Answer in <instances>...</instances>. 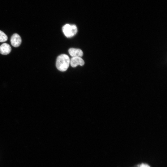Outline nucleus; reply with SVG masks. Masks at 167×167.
Segmentation results:
<instances>
[{
	"instance_id": "obj_1",
	"label": "nucleus",
	"mask_w": 167,
	"mask_h": 167,
	"mask_svg": "<svg viewBox=\"0 0 167 167\" xmlns=\"http://www.w3.org/2000/svg\"><path fill=\"white\" fill-rule=\"evenodd\" d=\"M70 63L69 56L64 54L58 56L56 60V66L59 71H64L68 69Z\"/></svg>"
},
{
	"instance_id": "obj_2",
	"label": "nucleus",
	"mask_w": 167,
	"mask_h": 167,
	"mask_svg": "<svg viewBox=\"0 0 167 167\" xmlns=\"http://www.w3.org/2000/svg\"><path fill=\"white\" fill-rule=\"evenodd\" d=\"M62 31L65 35L67 38H70L75 36L77 33L78 30L75 25L66 24L62 28Z\"/></svg>"
},
{
	"instance_id": "obj_3",
	"label": "nucleus",
	"mask_w": 167,
	"mask_h": 167,
	"mask_svg": "<svg viewBox=\"0 0 167 167\" xmlns=\"http://www.w3.org/2000/svg\"><path fill=\"white\" fill-rule=\"evenodd\" d=\"M10 41L12 46L15 47H19L22 42L20 36L17 33H14L11 36Z\"/></svg>"
},
{
	"instance_id": "obj_4",
	"label": "nucleus",
	"mask_w": 167,
	"mask_h": 167,
	"mask_svg": "<svg viewBox=\"0 0 167 167\" xmlns=\"http://www.w3.org/2000/svg\"><path fill=\"white\" fill-rule=\"evenodd\" d=\"M70 63L72 67H75L78 65L83 66L84 62L80 57H73L70 59Z\"/></svg>"
},
{
	"instance_id": "obj_5",
	"label": "nucleus",
	"mask_w": 167,
	"mask_h": 167,
	"mask_svg": "<svg viewBox=\"0 0 167 167\" xmlns=\"http://www.w3.org/2000/svg\"><path fill=\"white\" fill-rule=\"evenodd\" d=\"M11 49L9 45L4 43L0 46V53L2 55H7L11 52Z\"/></svg>"
},
{
	"instance_id": "obj_6",
	"label": "nucleus",
	"mask_w": 167,
	"mask_h": 167,
	"mask_svg": "<svg viewBox=\"0 0 167 167\" xmlns=\"http://www.w3.org/2000/svg\"><path fill=\"white\" fill-rule=\"evenodd\" d=\"M68 52L70 55L72 57H81L82 56L83 54L82 50L79 49L71 48L69 49Z\"/></svg>"
},
{
	"instance_id": "obj_7",
	"label": "nucleus",
	"mask_w": 167,
	"mask_h": 167,
	"mask_svg": "<svg viewBox=\"0 0 167 167\" xmlns=\"http://www.w3.org/2000/svg\"><path fill=\"white\" fill-rule=\"evenodd\" d=\"M7 39L8 37L2 31L0 30V42H5Z\"/></svg>"
},
{
	"instance_id": "obj_8",
	"label": "nucleus",
	"mask_w": 167,
	"mask_h": 167,
	"mask_svg": "<svg viewBox=\"0 0 167 167\" xmlns=\"http://www.w3.org/2000/svg\"><path fill=\"white\" fill-rule=\"evenodd\" d=\"M138 167H150L148 165L144 163H142L139 165H138Z\"/></svg>"
}]
</instances>
